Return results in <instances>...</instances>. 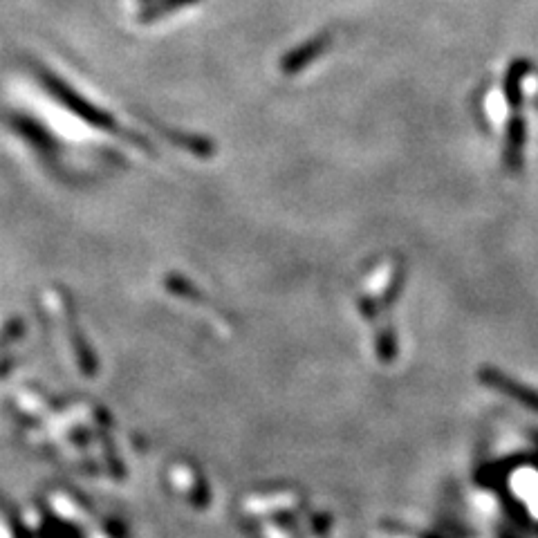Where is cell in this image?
Segmentation results:
<instances>
[{
  "instance_id": "obj_1",
  "label": "cell",
  "mask_w": 538,
  "mask_h": 538,
  "mask_svg": "<svg viewBox=\"0 0 538 538\" xmlns=\"http://www.w3.org/2000/svg\"><path fill=\"white\" fill-rule=\"evenodd\" d=\"M525 142H527V119L521 113H516L509 117L507 128H505L503 162L509 173H518L523 169Z\"/></svg>"
},
{
  "instance_id": "obj_2",
  "label": "cell",
  "mask_w": 538,
  "mask_h": 538,
  "mask_svg": "<svg viewBox=\"0 0 538 538\" xmlns=\"http://www.w3.org/2000/svg\"><path fill=\"white\" fill-rule=\"evenodd\" d=\"M480 379L485 384H489L491 388H496V391L509 395V397H512V400L521 402L527 408H532V411L538 413V393L532 391V388H527L523 384L514 382L512 377L505 375V373H500V370H494V368H485V370H482Z\"/></svg>"
},
{
  "instance_id": "obj_3",
  "label": "cell",
  "mask_w": 538,
  "mask_h": 538,
  "mask_svg": "<svg viewBox=\"0 0 538 538\" xmlns=\"http://www.w3.org/2000/svg\"><path fill=\"white\" fill-rule=\"evenodd\" d=\"M532 72V63L527 59H516L509 63V68L505 72L503 79V92L507 104L512 106L514 110H518L523 106V83L527 79V74Z\"/></svg>"
}]
</instances>
